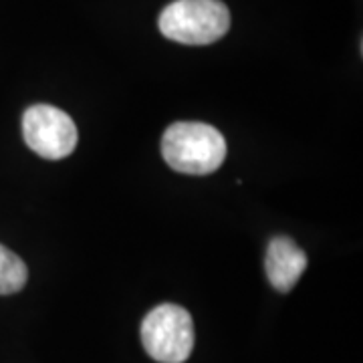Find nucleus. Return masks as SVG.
Returning a JSON list of instances; mask_svg holds the SVG:
<instances>
[{
    "mask_svg": "<svg viewBox=\"0 0 363 363\" xmlns=\"http://www.w3.org/2000/svg\"><path fill=\"white\" fill-rule=\"evenodd\" d=\"M162 156L169 168L188 176H208L226 160V140L208 123L180 121L162 138Z\"/></svg>",
    "mask_w": 363,
    "mask_h": 363,
    "instance_id": "f257e3e1",
    "label": "nucleus"
},
{
    "mask_svg": "<svg viewBox=\"0 0 363 363\" xmlns=\"http://www.w3.org/2000/svg\"><path fill=\"white\" fill-rule=\"evenodd\" d=\"M160 30L180 45H212L230 28V13L222 0H176L160 14Z\"/></svg>",
    "mask_w": 363,
    "mask_h": 363,
    "instance_id": "f03ea898",
    "label": "nucleus"
},
{
    "mask_svg": "<svg viewBox=\"0 0 363 363\" xmlns=\"http://www.w3.org/2000/svg\"><path fill=\"white\" fill-rule=\"evenodd\" d=\"M142 343L156 362L184 363L194 350L192 315L180 305H157L143 319Z\"/></svg>",
    "mask_w": 363,
    "mask_h": 363,
    "instance_id": "7ed1b4c3",
    "label": "nucleus"
},
{
    "mask_svg": "<svg viewBox=\"0 0 363 363\" xmlns=\"http://www.w3.org/2000/svg\"><path fill=\"white\" fill-rule=\"evenodd\" d=\"M26 145L45 160H63L77 145V128L65 111L52 105H33L23 116Z\"/></svg>",
    "mask_w": 363,
    "mask_h": 363,
    "instance_id": "20e7f679",
    "label": "nucleus"
},
{
    "mask_svg": "<svg viewBox=\"0 0 363 363\" xmlns=\"http://www.w3.org/2000/svg\"><path fill=\"white\" fill-rule=\"evenodd\" d=\"M307 255L295 240L286 236H274L264 259V271L271 283L279 293H289L297 285L301 274L307 269Z\"/></svg>",
    "mask_w": 363,
    "mask_h": 363,
    "instance_id": "39448f33",
    "label": "nucleus"
},
{
    "mask_svg": "<svg viewBox=\"0 0 363 363\" xmlns=\"http://www.w3.org/2000/svg\"><path fill=\"white\" fill-rule=\"evenodd\" d=\"M28 269L21 257L0 245V295L18 293L26 285Z\"/></svg>",
    "mask_w": 363,
    "mask_h": 363,
    "instance_id": "423d86ee",
    "label": "nucleus"
}]
</instances>
